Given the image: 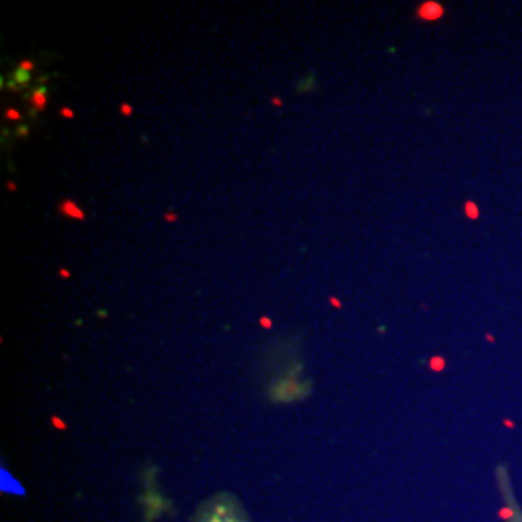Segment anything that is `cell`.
Returning <instances> with one entry per match:
<instances>
[{"instance_id": "6da1fadb", "label": "cell", "mask_w": 522, "mask_h": 522, "mask_svg": "<svg viewBox=\"0 0 522 522\" xmlns=\"http://www.w3.org/2000/svg\"><path fill=\"white\" fill-rule=\"evenodd\" d=\"M58 213H62L64 217L74 219V221H83L85 219V211L72 198H66V200H62L58 203Z\"/></svg>"}, {"instance_id": "7a4b0ae2", "label": "cell", "mask_w": 522, "mask_h": 522, "mask_svg": "<svg viewBox=\"0 0 522 522\" xmlns=\"http://www.w3.org/2000/svg\"><path fill=\"white\" fill-rule=\"evenodd\" d=\"M31 107H33V112L44 111V107H46V87H44V85H41V87H37L33 91V95H31Z\"/></svg>"}, {"instance_id": "3957f363", "label": "cell", "mask_w": 522, "mask_h": 522, "mask_svg": "<svg viewBox=\"0 0 522 522\" xmlns=\"http://www.w3.org/2000/svg\"><path fill=\"white\" fill-rule=\"evenodd\" d=\"M14 78L18 79V85H23V87H27V83H29V72H23L22 68H18L16 72H14Z\"/></svg>"}, {"instance_id": "277c9868", "label": "cell", "mask_w": 522, "mask_h": 522, "mask_svg": "<svg viewBox=\"0 0 522 522\" xmlns=\"http://www.w3.org/2000/svg\"><path fill=\"white\" fill-rule=\"evenodd\" d=\"M4 114H6V118H8V120H14V122L22 120V112L18 111V109H14V107H8Z\"/></svg>"}, {"instance_id": "5b68a950", "label": "cell", "mask_w": 522, "mask_h": 522, "mask_svg": "<svg viewBox=\"0 0 522 522\" xmlns=\"http://www.w3.org/2000/svg\"><path fill=\"white\" fill-rule=\"evenodd\" d=\"M118 111H120V114H122V116H126V118H128V116H132V114H133V107L130 105V103H120Z\"/></svg>"}, {"instance_id": "8992f818", "label": "cell", "mask_w": 522, "mask_h": 522, "mask_svg": "<svg viewBox=\"0 0 522 522\" xmlns=\"http://www.w3.org/2000/svg\"><path fill=\"white\" fill-rule=\"evenodd\" d=\"M20 68H22L23 72H33L35 70V62L31 58H23L22 62H20Z\"/></svg>"}, {"instance_id": "52a82bcc", "label": "cell", "mask_w": 522, "mask_h": 522, "mask_svg": "<svg viewBox=\"0 0 522 522\" xmlns=\"http://www.w3.org/2000/svg\"><path fill=\"white\" fill-rule=\"evenodd\" d=\"M60 116H62V118H74V109L62 107V109H60Z\"/></svg>"}, {"instance_id": "ba28073f", "label": "cell", "mask_w": 522, "mask_h": 522, "mask_svg": "<svg viewBox=\"0 0 522 522\" xmlns=\"http://www.w3.org/2000/svg\"><path fill=\"white\" fill-rule=\"evenodd\" d=\"M163 219H165L167 222H174V221H178V213L167 211L165 215H163Z\"/></svg>"}, {"instance_id": "9c48e42d", "label": "cell", "mask_w": 522, "mask_h": 522, "mask_svg": "<svg viewBox=\"0 0 522 522\" xmlns=\"http://www.w3.org/2000/svg\"><path fill=\"white\" fill-rule=\"evenodd\" d=\"M259 323H261L263 327H267V329H271V327H273V321H271L269 317H261V319H259Z\"/></svg>"}, {"instance_id": "30bf717a", "label": "cell", "mask_w": 522, "mask_h": 522, "mask_svg": "<svg viewBox=\"0 0 522 522\" xmlns=\"http://www.w3.org/2000/svg\"><path fill=\"white\" fill-rule=\"evenodd\" d=\"M58 275H60L62 278H70V275H72V273H70L68 269H60V271H58Z\"/></svg>"}, {"instance_id": "8fae6325", "label": "cell", "mask_w": 522, "mask_h": 522, "mask_svg": "<svg viewBox=\"0 0 522 522\" xmlns=\"http://www.w3.org/2000/svg\"><path fill=\"white\" fill-rule=\"evenodd\" d=\"M271 105H273V107H282V101H280V97H273V99H271Z\"/></svg>"}, {"instance_id": "7c38bea8", "label": "cell", "mask_w": 522, "mask_h": 522, "mask_svg": "<svg viewBox=\"0 0 522 522\" xmlns=\"http://www.w3.org/2000/svg\"><path fill=\"white\" fill-rule=\"evenodd\" d=\"M6 188L10 189V192H16V184H14V182H6Z\"/></svg>"}, {"instance_id": "4fadbf2b", "label": "cell", "mask_w": 522, "mask_h": 522, "mask_svg": "<svg viewBox=\"0 0 522 522\" xmlns=\"http://www.w3.org/2000/svg\"><path fill=\"white\" fill-rule=\"evenodd\" d=\"M511 522H522V514H514L511 518Z\"/></svg>"}, {"instance_id": "5bb4252c", "label": "cell", "mask_w": 522, "mask_h": 522, "mask_svg": "<svg viewBox=\"0 0 522 522\" xmlns=\"http://www.w3.org/2000/svg\"><path fill=\"white\" fill-rule=\"evenodd\" d=\"M329 302H331V304H333L335 308H341V302L337 300V298H331V300H329Z\"/></svg>"}, {"instance_id": "9a60e30c", "label": "cell", "mask_w": 522, "mask_h": 522, "mask_svg": "<svg viewBox=\"0 0 522 522\" xmlns=\"http://www.w3.org/2000/svg\"><path fill=\"white\" fill-rule=\"evenodd\" d=\"M217 520H219V518H217ZM221 522H222V520H221Z\"/></svg>"}]
</instances>
